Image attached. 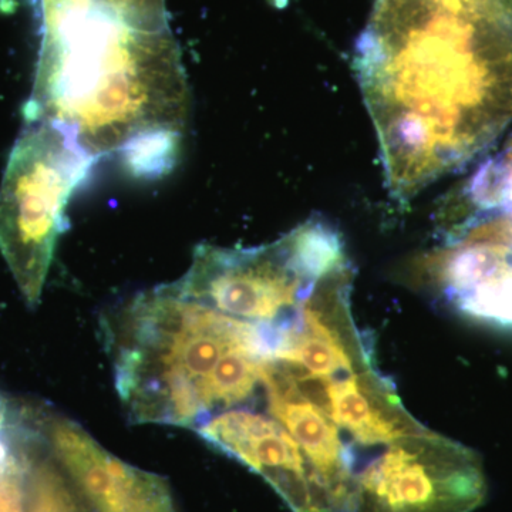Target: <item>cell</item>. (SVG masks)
Instances as JSON below:
<instances>
[{
    "mask_svg": "<svg viewBox=\"0 0 512 512\" xmlns=\"http://www.w3.org/2000/svg\"><path fill=\"white\" fill-rule=\"evenodd\" d=\"M349 271L352 262L338 229L313 217L259 248L202 244L174 286L191 301L274 335L295 322L320 286Z\"/></svg>",
    "mask_w": 512,
    "mask_h": 512,
    "instance_id": "obj_4",
    "label": "cell"
},
{
    "mask_svg": "<svg viewBox=\"0 0 512 512\" xmlns=\"http://www.w3.org/2000/svg\"><path fill=\"white\" fill-rule=\"evenodd\" d=\"M329 397L330 419L360 446H387L424 429L404 409L393 384L375 367L332 379Z\"/></svg>",
    "mask_w": 512,
    "mask_h": 512,
    "instance_id": "obj_9",
    "label": "cell"
},
{
    "mask_svg": "<svg viewBox=\"0 0 512 512\" xmlns=\"http://www.w3.org/2000/svg\"><path fill=\"white\" fill-rule=\"evenodd\" d=\"M485 495L480 457L421 429L387 444L357 477L356 512H471Z\"/></svg>",
    "mask_w": 512,
    "mask_h": 512,
    "instance_id": "obj_6",
    "label": "cell"
},
{
    "mask_svg": "<svg viewBox=\"0 0 512 512\" xmlns=\"http://www.w3.org/2000/svg\"><path fill=\"white\" fill-rule=\"evenodd\" d=\"M114 18L143 32H164L168 28L165 0H97Z\"/></svg>",
    "mask_w": 512,
    "mask_h": 512,
    "instance_id": "obj_11",
    "label": "cell"
},
{
    "mask_svg": "<svg viewBox=\"0 0 512 512\" xmlns=\"http://www.w3.org/2000/svg\"><path fill=\"white\" fill-rule=\"evenodd\" d=\"M269 409L293 440L302 448L313 467L330 483L357 498L355 457L342 431L328 414L302 399H269Z\"/></svg>",
    "mask_w": 512,
    "mask_h": 512,
    "instance_id": "obj_10",
    "label": "cell"
},
{
    "mask_svg": "<svg viewBox=\"0 0 512 512\" xmlns=\"http://www.w3.org/2000/svg\"><path fill=\"white\" fill-rule=\"evenodd\" d=\"M42 13L28 123L69 127L96 160L146 138L183 136L190 87L170 30L130 28L96 0L42 6Z\"/></svg>",
    "mask_w": 512,
    "mask_h": 512,
    "instance_id": "obj_2",
    "label": "cell"
},
{
    "mask_svg": "<svg viewBox=\"0 0 512 512\" xmlns=\"http://www.w3.org/2000/svg\"><path fill=\"white\" fill-rule=\"evenodd\" d=\"M114 383L136 423L197 429L215 414L214 380L242 346L269 343L264 329L191 301L173 285L140 293L110 320Z\"/></svg>",
    "mask_w": 512,
    "mask_h": 512,
    "instance_id": "obj_3",
    "label": "cell"
},
{
    "mask_svg": "<svg viewBox=\"0 0 512 512\" xmlns=\"http://www.w3.org/2000/svg\"><path fill=\"white\" fill-rule=\"evenodd\" d=\"M353 67L387 188L407 202L512 120V0H376Z\"/></svg>",
    "mask_w": 512,
    "mask_h": 512,
    "instance_id": "obj_1",
    "label": "cell"
},
{
    "mask_svg": "<svg viewBox=\"0 0 512 512\" xmlns=\"http://www.w3.org/2000/svg\"><path fill=\"white\" fill-rule=\"evenodd\" d=\"M49 436L60 466L92 512H175L167 483L128 466L73 421L50 412Z\"/></svg>",
    "mask_w": 512,
    "mask_h": 512,
    "instance_id": "obj_8",
    "label": "cell"
},
{
    "mask_svg": "<svg viewBox=\"0 0 512 512\" xmlns=\"http://www.w3.org/2000/svg\"><path fill=\"white\" fill-rule=\"evenodd\" d=\"M96 158L69 127L28 123L0 185V252L23 298L36 306L52 264L64 211Z\"/></svg>",
    "mask_w": 512,
    "mask_h": 512,
    "instance_id": "obj_5",
    "label": "cell"
},
{
    "mask_svg": "<svg viewBox=\"0 0 512 512\" xmlns=\"http://www.w3.org/2000/svg\"><path fill=\"white\" fill-rule=\"evenodd\" d=\"M274 487L292 512H356L355 495L320 474L278 420L254 410L229 409L195 429Z\"/></svg>",
    "mask_w": 512,
    "mask_h": 512,
    "instance_id": "obj_7",
    "label": "cell"
}]
</instances>
